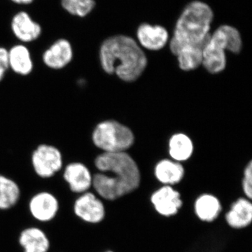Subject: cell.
<instances>
[{"instance_id":"cell-1","label":"cell","mask_w":252,"mask_h":252,"mask_svg":"<svg viewBox=\"0 0 252 252\" xmlns=\"http://www.w3.org/2000/svg\"><path fill=\"white\" fill-rule=\"evenodd\" d=\"M92 190L102 200H112L131 193L140 186V170L126 152H102L95 157Z\"/></svg>"},{"instance_id":"cell-2","label":"cell","mask_w":252,"mask_h":252,"mask_svg":"<svg viewBox=\"0 0 252 252\" xmlns=\"http://www.w3.org/2000/svg\"><path fill=\"white\" fill-rule=\"evenodd\" d=\"M101 67L107 74H115L121 80L133 82L147 66V56L130 36L118 34L104 39L99 46Z\"/></svg>"},{"instance_id":"cell-3","label":"cell","mask_w":252,"mask_h":252,"mask_svg":"<svg viewBox=\"0 0 252 252\" xmlns=\"http://www.w3.org/2000/svg\"><path fill=\"white\" fill-rule=\"evenodd\" d=\"M213 19V10L207 3L195 0L187 4L176 23L170 41L171 52L182 46H205Z\"/></svg>"},{"instance_id":"cell-4","label":"cell","mask_w":252,"mask_h":252,"mask_svg":"<svg viewBox=\"0 0 252 252\" xmlns=\"http://www.w3.org/2000/svg\"><path fill=\"white\" fill-rule=\"evenodd\" d=\"M243 47L240 32L229 25H223L217 28L203 48V67L210 74H219L226 67L225 51L238 54Z\"/></svg>"},{"instance_id":"cell-5","label":"cell","mask_w":252,"mask_h":252,"mask_svg":"<svg viewBox=\"0 0 252 252\" xmlns=\"http://www.w3.org/2000/svg\"><path fill=\"white\" fill-rule=\"evenodd\" d=\"M96 148L107 153L125 152L133 145L135 136L127 126L114 120L98 123L91 133Z\"/></svg>"},{"instance_id":"cell-6","label":"cell","mask_w":252,"mask_h":252,"mask_svg":"<svg viewBox=\"0 0 252 252\" xmlns=\"http://www.w3.org/2000/svg\"><path fill=\"white\" fill-rule=\"evenodd\" d=\"M64 164L62 151L54 144H40L32 152V169L34 175L41 180L54 178L62 172Z\"/></svg>"},{"instance_id":"cell-7","label":"cell","mask_w":252,"mask_h":252,"mask_svg":"<svg viewBox=\"0 0 252 252\" xmlns=\"http://www.w3.org/2000/svg\"><path fill=\"white\" fill-rule=\"evenodd\" d=\"M28 211L30 216L36 223L47 224L59 217L61 205L59 197L49 190H39L34 192L28 201Z\"/></svg>"},{"instance_id":"cell-8","label":"cell","mask_w":252,"mask_h":252,"mask_svg":"<svg viewBox=\"0 0 252 252\" xmlns=\"http://www.w3.org/2000/svg\"><path fill=\"white\" fill-rule=\"evenodd\" d=\"M72 210L78 220L87 224H98L106 216L103 200L92 190L76 195L73 200Z\"/></svg>"},{"instance_id":"cell-9","label":"cell","mask_w":252,"mask_h":252,"mask_svg":"<svg viewBox=\"0 0 252 252\" xmlns=\"http://www.w3.org/2000/svg\"><path fill=\"white\" fill-rule=\"evenodd\" d=\"M61 173L68 190L74 195L92 190L94 174L84 162L74 160L64 164Z\"/></svg>"},{"instance_id":"cell-10","label":"cell","mask_w":252,"mask_h":252,"mask_svg":"<svg viewBox=\"0 0 252 252\" xmlns=\"http://www.w3.org/2000/svg\"><path fill=\"white\" fill-rule=\"evenodd\" d=\"M74 57V48L70 41L59 38L43 51L41 61L50 69L61 70L72 62Z\"/></svg>"},{"instance_id":"cell-11","label":"cell","mask_w":252,"mask_h":252,"mask_svg":"<svg viewBox=\"0 0 252 252\" xmlns=\"http://www.w3.org/2000/svg\"><path fill=\"white\" fill-rule=\"evenodd\" d=\"M11 30L19 43L26 45L39 39L42 34L41 25L25 11H19L13 16Z\"/></svg>"},{"instance_id":"cell-12","label":"cell","mask_w":252,"mask_h":252,"mask_svg":"<svg viewBox=\"0 0 252 252\" xmlns=\"http://www.w3.org/2000/svg\"><path fill=\"white\" fill-rule=\"evenodd\" d=\"M18 245L22 252H50L51 240L45 230L39 225H28L19 232Z\"/></svg>"},{"instance_id":"cell-13","label":"cell","mask_w":252,"mask_h":252,"mask_svg":"<svg viewBox=\"0 0 252 252\" xmlns=\"http://www.w3.org/2000/svg\"><path fill=\"white\" fill-rule=\"evenodd\" d=\"M137 38L139 44L144 49L159 51L163 49L168 43L169 33L165 28L161 26L142 23L137 28Z\"/></svg>"},{"instance_id":"cell-14","label":"cell","mask_w":252,"mask_h":252,"mask_svg":"<svg viewBox=\"0 0 252 252\" xmlns=\"http://www.w3.org/2000/svg\"><path fill=\"white\" fill-rule=\"evenodd\" d=\"M9 70L21 77H28L34 70V63L31 50L26 44H14L8 49Z\"/></svg>"},{"instance_id":"cell-15","label":"cell","mask_w":252,"mask_h":252,"mask_svg":"<svg viewBox=\"0 0 252 252\" xmlns=\"http://www.w3.org/2000/svg\"><path fill=\"white\" fill-rule=\"evenodd\" d=\"M152 203L156 210L165 217L175 215L182 207L180 194L170 186H165L152 195Z\"/></svg>"},{"instance_id":"cell-16","label":"cell","mask_w":252,"mask_h":252,"mask_svg":"<svg viewBox=\"0 0 252 252\" xmlns=\"http://www.w3.org/2000/svg\"><path fill=\"white\" fill-rule=\"evenodd\" d=\"M22 198V189L12 177L0 173V212L15 208Z\"/></svg>"},{"instance_id":"cell-17","label":"cell","mask_w":252,"mask_h":252,"mask_svg":"<svg viewBox=\"0 0 252 252\" xmlns=\"http://www.w3.org/2000/svg\"><path fill=\"white\" fill-rule=\"evenodd\" d=\"M225 220L233 228H245L250 225L252 220V205L250 200L238 199L225 215Z\"/></svg>"},{"instance_id":"cell-18","label":"cell","mask_w":252,"mask_h":252,"mask_svg":"<svg viewBox=\"0 0 252 252\" xmlns=\"http://www.w3.org/2000/svg\"><path fill=\"white\" fill-rule=\"evenodd\" d=\"M154 172L157 180L167 186L178 184L185 175V169L182 164L168 159L158 162Z\"/></svg>"},{"instance_id":"cell-19","label":"cell","mask_w":252,"mask_h":252,"mask_svg":"<svg viewBox=\"0 0 252 252\" xmlns=\"http://www.w3.org/2000/svg\"><path fill=\"white\" fill-rule=\"evenodd\" d=\"M204 46H182L175 50L172 54L177 56L180 69L191 71L200 67L203 63Z\"/></svg>"},{"instance_id":"cell-20","label":"cell","mask_w":252,"mask_h":252,"mask_svg":"<svg viewBox=\"0 0 252 252\" xmlns=\"http://www.w3.org/2000/svg\"><path fill=\"white\" fill-rule=\"evenodd\" d=\"M193 153V144L188 135L175 134L169 140V154L176 162L186 161Z\"/></svg>"},{"instance_id":"cell-21","label":"cell","mask_w":252,"mask_h":252,"mask_svg":"<svg viewBox=\"0 0 252 252\" xmlns=\"http://www.w3.org/2000/svg\"><path fill=\"white\" fill-rule=\"evenodd\" d=\"M221 206L220 200L214 195L204 194L197 199L195 211L197 216L203 221H212L218 217Z\"/></svg>"},{"instance_id":"cell-22","label":"cell","mask_w":252,"mask_h":252,"mask_svg":"<svg viewBox=\"0 0 252 252\" xmlns=\"http://www.w3.org/2000/svg\"><path fill=\"white\" fill-rule=\"evenodd\" d=\"M63 9L68 14L79 18H85L95 7V0H61Z\"/></svg>"},{"instance_id":"cell-23","label":"cell","mask_w":252,"mask_h":252,"mask_svg":"<svg viewBox=\"0 0 252 252\" xmlns=\"http://www.w3.org/2000/svg\"><path fill=\"white\" fill-rule=\"evenodd\" d=\"M243 189L245 195L249 199L252 197V162L250 161L244 171Z\"/></svg>"},{"instance_id":"cell-24","label":"cell","mask_w":252,"mask_h":252,"mask_svg":"<svg viewBox=\"0 0 252 252\" xmlns=\"http://www.w3.org/2000/svg\"><path fill=\"white\" fill-rule=\"evenodd\" d=\"M9 70L8 49L0 46V82L4 80Z\"/></svg>"},{"instance_id":"cell-25","label":"cell","mask_w":252,"mask_h":252,"mask_svg":"<svg viewBox=\"0 0 252 252\" xmlns=\"http://www.w3.org/2000/svg\"><path fill=\"white\" fill-rule=\"evenodd\" d=\"M14 4L20 5H29L32 4L34 0H10Z\"/></svg>"},{"instance_id":"cell-26","label":"cell","mask_w":252,"mask_h":252,"mask_svg":"<svg viewBox=\"0 0 252 252\" xmlns=\"http://www.w3.org/2000/svg\"><path fill=\"white\" fill-rule=\"evenodd\" d=\"M113 252L112 251H105V252Z\"/></svg>"}]
</instances>
